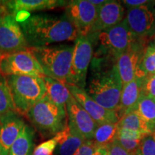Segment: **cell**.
<instances>
[{"instance_id": "1", "label": "cell", "mask_w": 155, "mask_h": 155, "mask_svg": "<svg viewBox=\"0 0 155 155\" xmlns=\"http://www.w3.org/2000/svg\"><path fill=\"white\" fill-rule=\"evenodd\" d=\"M94 56L85 91L103 108L116 111L123 88L116 67L117 60L106 55L94 54Z\"/></svg>"}, {"instance_id": "2", "label": "cell", "mask_w": 155, "mask_h": 155, "mask_svg": "<svg viewBox=\"0 0 155 155\" xmlns=\"http://www.w3.org/2000/svg\"><path fill=\"white\" fill-rule=\"evenodd\" d=\"M29 47H45L58 42L75 41L76 28L66 15L39 13L19 23Z\"/></svg>"}, {"instance_id": "3", "label": "cell", "mask_w": 155, "mask_h": 155, "mask_svg": "<svg viewBox=\"0 0 155 155\" xmlns=\"http://www.w3.org/2000/svg\"><path fill=\"white\" fill-rule=\"evenodd\" d=\"M28 50L36 58L46 76L65 86L68 83L74 45L61 44L45 47H30Z\"/></svg>"}, {"instance_id": "4", "label": "cell", "mask_w": 155, "mask_h": 155, "mask_svg": "<svg viewBox=\"0 0 155 155\" xmlns=\"http://www.w3.org/2000/svg\"><path fill=\"white\" fill-rule=\"evenodd\" d=\"M15 110L26 115L29 110L46 94L41 78L30 75H11L6 77Z\"/></svg>"}, {"instance_id": "5", "label": "cell", "mask_w": 155, "mask_h": 155, "mask_svg": "<svg viewBox=\"0 0 155 155\" xmlns=\"http://www.w3.org/2000/svg\"><path fill=\"white\" fill-rule=\"evenodd\" d=\"M43 136L56 135L68 122L66 108L56 105L45 94L25 115Z\"/></svg>"}, {"instance_id": "6", "label": "cell", "mask_w": 155, "mask_h": 155, "mask_svg": "<svg viewBox=\"0 0 155 155\" xmlns=\"http://www.w3.org/2000/svg\"><path fill=\"white\" fill-rule=\"evenodd\" d=\"M88 36L93 44L98 45V50L95 54L111 56L116 60L138 39V37L129 30L125 19L114 28Z\"/></svg>"}, {"instance_id": "7", "label": "cell", "mask_w": 155, "mask_h": 155, "mask_svg": "<svg viewBox=\"0 0 155 155\" xmlns=\"http://www.w3.org/2000/svg\"><path fill=\"white\" fill-rule=\"evenodd\" d=\"M0 73L5 78L11 75L46 77L41 65L29 50L0 54Z\"/></svg>"}, {"instance_id": "8", "label": "cell", "mask_w": 155, "mask_h": 155, "mask_svg": "<svg viewBox=\"0 0 155 155\" xmlns=\"http://www.w3.org/2000/svg\"><path fill=\"white\" fill-rule=\"evenodd\" d=\"M93 56L94 47L91 38L88 36H78L75 42L68 84H73L85 89L87 73Z\"/></svg>"}, {"instance_id": "9", "label": "cell", "mask_w": 155, "mask_h": 155, "mask_svg": "<svg viewBox=\"0 0 155 155\" xmlns=\"http://www.w3.org/2000/svg\"><path fill=\"white\" fill-rule=\"evenodd\" d=\"M29 48L15 17L9 13L0 17V54L27 50Z\"/></svg>"}, {"instance_id": "10", "label": "cell", "mask_w": 155, "mask_h": 155, "mask_svg": "<svg viewBox=\"0 0 155 155\" xmlns=\"http://www.w3.org/2000/svg\"><path fill=\"white\" fill-rule=\"evenodd\" d=\"M98 8L87 0L68 2L65 14L76 28L79 36H88L96 22Z\"/></svg>"}, {"instance_id": "11", "label": "cell", "mask_w": 155, "mask_h": 155, "mask_svg": "<svg viewBox=\"0 0 155 155\" xmlns=\"http://www.w3.org/2000/svg\"><path fill=\"white\" fill-rule=\"evenodd\" d=\"M129 30L140 38L155 35V2L129 9L125 18Z\"/></svg>"}, {"instance_id": "12", "label": "cell", "mask_w": 155, "mask_h": 155, "mask_svg": "<svg viewBox=\"0 0 155 155\" xmlns=\"http://www.w3.org/2000/svg\"><path fill=\"white\" fill-rule=\"evenodd\" d=\"M145 39L138 38L116 61V67L123 86L135 78L136 73L147 47Z\"/></svg>"}, {"instance_id": "13", "label": "cell", "mask_w": 155, "mask_h": 155, "mask_svg": "<svg viewBox=\"0 0 155 155\" xmlns=\"http://www.w3.org/2000/svg\"><path fill=\"white\" fill-rule=\"evenodd\" d=\"M66 86L71 94L98 125L106 123L116 124L119 121V118L116 111L103 108L87 94L85 89L73 84H68Z\"/></svg>"}, {"instance_id": "14", "label": "cell", "mask_w": 155, "mask_h": 155, "mask_svg": "<svg viewBox=\"0 0 155 155\" xmlns=\"http://www.w3.org/2000/svg\"><path fill=\"white\" fill-rule=\"evenodd\" d=\"M66 111L69 124L86 140L94 139L95 131L98 125L72 95L66 104Z\"/></svg>"}, {"instance_id": "15", "label": "cell", "mask_w": 155, "mask_h": 155, "mask_svg": "<svg viewBox=\"0 0 155 155\" xmlns=\"http://www.w3.org/2000/svg\"><path fill=\"white\" fill-rule=\"evenodd\" d=\"M25 126L17 111L0 115V151L1 155H9L12 145Z\"/></svg>"}, {"instance_id": "16", "label": "cell", "mask_w": 155, "mask_h": 155, "mask_svg": "<svg viewBox=\"0 0 155 155\" xmlns=\"http://www.w3.org/2000/svg\"><path fill=\"white\" fill-rule=\"evenodd\" d=\"M124 8L119 2H108L98 9L96 22L89 35L98 34L114 28L124 20Z\"/></svg>"}, {"instance_id": "17", "label": "cell", "mask_w": 155, "mask_h": 155, "mask_svg": "<svg viewBox=\"0 0 155 155\" xmlns=\"http://www.w3.org/2000/svg\"><path fill=\"white\" fill-rule=\"evenodd\" d=\"M55 137L57 140L55 155H73L86 141L68 122Z\"/></svg>"}, {"instance_id": "18", "label": "cell", "mask_w": 155, "mask_h": 155, "mask_svg": "<svg viewBox=\"0 0 155 155\" xmlns=\"http://www.w3.org/2000/svg\"><path fill=\"white\" fill-rule=\"evenodd\" d=\"M142 80L135 78L133 81L123 86L119 108L116 114L119 119L132 111L137 105L141 94Z\"/></svg>"}, {"instance_id": "19", "label": "cell", "mask_w": 155, "mask_h": 155, "mask_svg": "<svg viewBox=\"0 0 155 155\" xmlns=\"http://www.w3.org/2000/svg\"><path fill=\"white\" fill-rule=\"evenodd\" d=\"M68 2L58 0H13L5 1L8 13L14 15L19 11H37L52 9L55 7L66 6Z\"/></svg>"}, {"instance_id": "20", "label": "cell", "mask_w": 155, "mask_h": 155, "mask_svg": "<svg viewBox=\"0 0 155 155\" xmlns=\"http://www.w3.org/2000/svg\"><path fill=\"white\" fill-rule=\"evenodd\" d=\"M43 79L45 86L46 94L56 105L63 108H66V104L71 96V92L65 84L49 77Z\"/></svg>"}, {"instance_id": "21", "label": "cell", "mask_w": 155, "mask_h": 155, "mask_svg": "<svg viewBox=\"0 0 155 155\" xmlns=\"http://www.w3.org/2000/svg\"><path fill=\"white\" fill-rule=\"evenodd\" d=\"M34 136L33 129L25 125L19 137L12 145L9 155H32Z\"/></svg>"}, {"instance_id": "22", "label": "cell", "mask_w": 155, "mask_h": 155, "mask_svg": "<svg viewBox=\"0 0 155 155\" xmlns=\"http://www.w3.org/2000/svg\"><path fill=\"white\" fill-rule=\"evenodd\" d=\"M119 129H127L137 132L150 134L152 131L148 124L135 111H131L119 119L117 123Z\"/></svg>"}, {"instance_id": "23", "label": "cell", "mask_w": 155, "mask_h": 155, "mask_svg": "<svg viewBox=\"0 0 155 155\" xmlns=\"http://www.w3.org/2000/svg\"><path fill=\"white\" fill-rule=\"evenodd\" d=\"M119 131L117 123H106L98 125L93 140L98 147H108L116 140Z\"/></svg>"}, {"instance_id": "24", "label": "cell", "mask_w": 155, "mask_h": 155, "mask_svg": "<svg viewBox=\"0 0 155 155\" xmlns=\"http://www.w3.org/2000/svg\"><path fill=\"white\" fill-rule=\"evenodd\" d=\"M132 111H137L150 126L152 134H155V99L141 96Z\"/></svg>"}, {"instance_id": "25", "label": "cell", "mask_w": 155, "mask_h": 155, "mask_svg": "<svg viewBox=\"0 0 155 155\" xmlns=\"http://www.w3.org/2000/svg\"><path fill=\"white\" fill-rule=\"evenodd\" d=\"M155 74V44L147 45L140 65L136 73L135 78L143 80L147 75Z\"/></svg>"}, {"instance_id": "26", "label": "cell", "mask_w": 155, "mask_h": 155, "mask_svg": "<svg viewBox=\"0 0 155 155\" xmlns=\"http://www.w3.org/2000/svg\"><path fill=\"white\" fill-rule=\"evenodd\" d=\"M16 111L7 78L0 73V115Z\"/></svg>"}, {"instance_id": "27", "label": "cell", "mask_w": 155, "mask_h": 155, "mask_svg": "<svg viewBox=\"0 0 155 155\" xmlns=\"http://www.w3.org/2000/svg\"><path fill=\"white\" fill-rule=\"evenodd\" d=\"M133 155H155V137L153 134L144 136Z\"/></svg>"}, {"instance_id": "28", "label": "cell", "mask_w": 155, "mask_h": 155, "mask_svg": "<svg viewBox=\"0 0 155 155\" xmlns=\"http://www.w3.org/2000/svg\"><path fill=\"white\" fill-rule=\"evenodd\" d=\"M57 140L55 137L49 140L44 141L33 150L32 155H53L55 152Z\"/></svg>"}, {"instance_id": "29", "label": "cell", "mask_w": 155, "mask_h": 155, "mask_svg": "<svg viewBox=\"0 0 155 155\" xmlns=\"http://www.w3.org/2000/svg\"><path fill=\"white\" fill-rule=\"evenodd\" d=\"M141 96L155 99V74L147 75L142 80Z\"/></svg>"}, {"instance_id": "30", "label": "cell", "mask_w": 155, "mask_h": 155, "mask_svg": "<svg viewBox=\"0 0 155 155\" xmlns=\"http://www.w3.org/2000/svg\"><path fill=\"white\" fill-rule=\"evenodd\" d=\"M116 140L126 150L128 151L130 154H134L135 151L137 150L141 139H135L131 138H127V137H120L117 136Z\"/></svg>"}, {"instance_id": "31", "label": "cell", "mask_w": 155, "mask_h": 155, "mask_svg": "<svg viewBox=\"0 0 155 155\" xmlns=\"http://www.w3.org/2000/svg\"><path fill=\"white\" fill-rule=\"evenodd\" d=\"M98 147V146L93 139L86 140L73 155H92Z\"/></svg>"}, {"instance_id": "32", "label": "cell", "mask_w": 155, "mask_h": 155, "mask_svg": "<svg viewBox=\"0 0 155 155\" xmlns=\"http://www.w3.org/2000/svg\"><path fill=\"white\" fill-rule=\"evenodd\" d=\"M107 155H132L118 142L114 141L107 147Z\"/></svg>"}, {"instance_id": "33", "label": "cell", "mask_w": 155, "mask_h": 155, "mask_svg": "<svg viewBox=\"0 0 155 155\" xmlns=\"http://www.w3.org/2000/svg\"><path fill=\"white\" fill-rule=\"evenodd\" d=\"M150 2V1H147V0H124V1H122V2L129 9L147 5Z\"/></svg>"}, {"instance_id": "34", "label": "cell", "mask_w": 155, "mask_h": 155, "mask_svg": "<svg viewBox=\"0 0 155 155\" xmlns=\"http://www.w3.org/2000/svg\"><path fill=\"white\" fill-rule=\"evenodd\" d=\"M30 16L31 15L30 14V12L26 11H19L14 15L15 19H16V21L19 23H19L24 22L25 21H26Z\"/></svg>"}, {"instance_id": "35", "label": "cell", "mask_w": 155, "mask_h": 155, "mask_svg": "<svg viewBox=\"0 0 155 155\" xmlns=\"http://www.w3.org/2000/svg\"><path fill=\"white\" fill-rule=\"evenodd\" d=\"M92 155H107V147H98Z\"/></svg>"}, {"instance_id": "36", "label": "cell", "mask_w": 155, "mask_h": 155, "mask_svg": "<svg viewBox=\"0 0 155 155\" xmlns=\"http://www.w3.org/2000/svg\"><path fill=\"white\" fill-rule=\"evenodd\" d=\"M90 2L94 5L95 7H96L97 8H99L101 7L102 5H104V4H106L108 2V0H89Z\"/></svg>"}, {"instance_id": "37", "label": "cell", "mask_w": 155, "mask_h": 155, "mask_svg": "<svg viewBox=\"0 0 155 155\" xmlns=\"http://www.w3.org/2000/svg\"><path fill=\"white\" fill-rule=\"evenodd\" d=\"M8 13L7 7L5 5V1H0V17Z\"/></svg>"}, {"instance_id": "38", "label": "cell", "mask_w": 155, "mask_h": 155, "mask_svg": "<svg viewBox=\"0 0 155 155\" xmlns=\"http://www.w3.org/2000/svg\"><path fill=\"white\" fill-rule=\"evenodd\" d=\"M154 42V43L155 44V38H154V42Z\"/></svg>"}, {"instance_id": "39", "label": "cell", "mask_w": 155, "mask_h": 155, "mask_svg": "<svg viewBox=\"0 0 155 155\" xmlns=\"http://www.w3.org/2000/svg\"><path fill=\"white\" fill-rule=\"evenodd\" d=\"M154 134V136L155 137V134Z\"/></svg>"}, {"instance_id": "40", "label": "cell", "mask_w": 155, "mask_h": 155, "mask_svg": "<svg viewBox=\"0 0 155 155\" xmlns=\"http://www.w3.org/2000/svg\"><path fill=\"white\" fill-rule=\"evenodd\" d=\"M0 155H1V151H0Z\"/></svg>"}]
</instances>
